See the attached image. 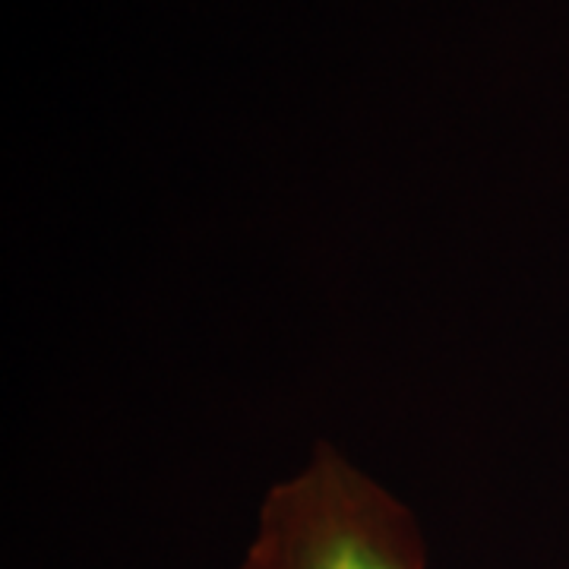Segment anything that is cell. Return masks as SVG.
Listing matches in <instances>:
<instances>
[{
  "label": "cell",
  "instance_id": "6da1fadb",
  "mask_svg": "<svg viewBox=\"0 0 569 569\" xmlns=\"http://www.w3.org/2000/svg\"><path fill=\"white\" fill-rule=\"evenodd\" d=\"M241 569H425V541L399 500L320 447L269 490Z\"/></svg>",
  "mask_w": 569,
  "mask_h": 569
}]
</instances>
